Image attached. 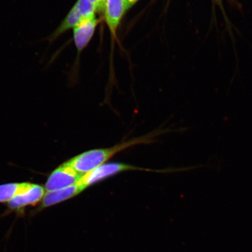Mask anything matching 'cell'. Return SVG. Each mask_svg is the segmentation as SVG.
<instances>
[{"label": "cell", "instance_id": "obj_1", "mask_svg": "<svg viewBox=\"0 0 252 252\" xmlns=\"http://www.w3.org/2000/svg\"><path fill=\"white\" fill-rule=\"evenodd\" d=\"M154 135L141 137L131 140L122 142L108 149H95L86 151L75 156L67 161L72 168L80 174L84 175L92 171L111 158L119 152L128 148L140 144H149L152 141Z\"/></svg>", "mask_w": 252, "mask_h": 252}, {"label": "cell", "instance_id": "obj_2", "mask_svg": "<svg viewBox=\"0 0 252 252\" xmlns=\"http://www.w3.org/2000/svg\"><path fill=\"white\" fill-rule=\"evenodd\" d=\"M95 12L94 6L88 0H78L59 26L44 40H47L51 45L65 32L73 29L88 19L95 17Z\"/></svg>", "mask_w": 252, "mask_h": 252}, {"label": "cell", "instance_id": "obj_3", "mask_svg": "<svg viewBox=\"0 0 252 252\" xmlns=\"http://www.w3.org/2000/svg\"><path fill=\"white\" fill-rule=\"evenodd\" d=\"M136 170L151 171L149 169H141L122 163H105L83 175L78 183L85 190L90 186L105 180V179L111 177L118 173L127 171H136Z\"/></svg>", "mask_w": 252, "mask_h": 252}, {"label": "cell", "instance_id": "obj_4", "mask_svg": "<svg viewBox=\"0 0 252 252\" xmlns=\"http://www.w3.org/2000/svg\"><path fill=\"white\" fill-rule=\"evenodd\" d=\"M83 176L66 162L50 174L46 183L45 190L52 191L70 187L77 184Z\"/></svg>", "mask_w": 252, "mask_h": 252}, {"label": "cell", "instance_id": "obj_5", "mask_svg": "<svg viewBox=\"0 0 252 252\" xmlns=\"http://www.w3.org/2000/svg\"><path fill=\"white\" fill-rule=\"evenodd\" d=\"M45 191V188L42 186L32 184L26 191L17 195L7 203V214L15 212L19 216L22 215L25 208L36 206L41 202Z\"/></svg>", "mask_w": 252, "mask_h": 252}, {"label": "cell", "instance_id": "obj_6", "mask_svg": "<svg viewBox=\"0 0 252 252\" xmlns=\"http://www.w3.org/2000/svg\"><path fill=\"white\" fill-rule=\"evenodd\" d=\"M84 190V188L77 183V184L60 189V190L47 191L39 206L32 212L31 215H36L47 208L70 199L77 196Z\"/></svg>", "mask_w": 252, "mask_h": 252}, {"label": "cell", "instance_id": "obj_7", "mask_svg": "<svg viewBox=\"0 0 252 252\" xmlns=\"http://www.w3.org/2000/svg\"><path fill=\"white\" fill-rule=\"evenodd\" d=\"M130 8L127 0H106L104 15L107 25L113 34H115L123 17Z\"/></svg>", "mask_w": 252, "mask_h": 252}, {"label": "cell", "instance_id": "obj_8", "mask_svg": "<svg viewBox=\"0 0 252 252\" xmlns=\"http://www.w3.org/2000/svg\"><path fill=\"white\" fill-rule=\"evenodd\" d=\"M97 24L98 20L94 17L82 22L73 28V39L78 53L86 48L90 42Z\"/></svg>", "mask_w": 252, "mask_h": 252}, {"label": "cell", "instance_id": "obj_9", "mask_svg": "<svg viewBox=\"0 0 252 252\" xmlns=\"http://www.w3.org/2000/svg\"><path fill=\"white\" fill-rule=\"evenodd\" d=\"M31 183H11L0 185V203H8L17 195L23 193L29 189Z\"/></svg>", "mask_w": 252, "mask_h": 252}, {"label": "cell", "instance_id": "obj_10", "mask_svg": "<svg viewBox=\"0 0 252 252\" xmlns=\"http://www.w3.org/2000/svg\"><path fill=\"white\" fill-rule=\"evenodd\" d=\"M213 4V9L214 11V9H216L217 7H218L220 11H221V13L223 16V18H224L226 26L228 28L229 31H231V24L230 23V21L229 18H228L227 15H226L224 7H223V1L222 0H211Z\"/></svg>", "mask_w": 252, "mask_h": 252}, {"label": "cell", "instance_id": "obj_11", "mask_svg": "<svg viewBox=\"0 0 252 252\" xmlns=\"http://www.w3.org/2000/svg\"><path fill=\"white\" fill-rule=\"evenodd\" d=\"M94 6L96 12H103L106 0H88Z\"/></svg>", "mask_w": 252, "mask_h": 252}, {"label": "cell", "instance_id": "obj_12", "mask_svg": "<svg viewBox=\"0 0 252 252\" xmlns=\"http://www.w3.org/2000/svg\"><path fill=\"white\" fill-rule=\"evenodd\" d=\"M138 0H127L128 4L130 8L131 7L132 5H134L135 3Z\"/></svg>", "mask_w": 252, "mask_h": 252}]
</instances>
